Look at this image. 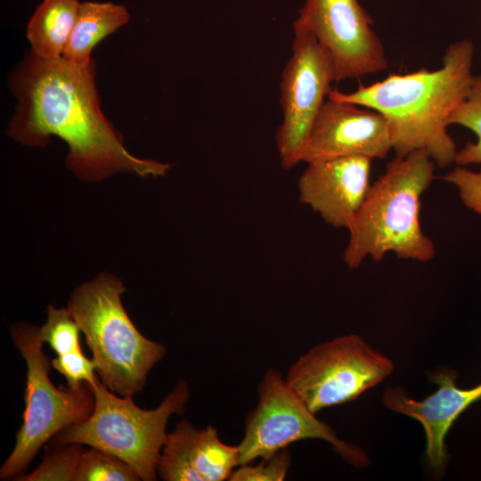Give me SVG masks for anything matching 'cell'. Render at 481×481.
I'll use <instances>...</instances> for the list:
<instances>
[{
  "mask_svg": "<svg viewBox=\"0 0 481 481\" xmlns=\"http://www.w3.org/2000/svg\"><path fill=\"white\" fill-rule=\"evenodd\" d=\"M37 326L20 322L11 328L13 344L27 364L23 423L14 448L0 468V479L22 474L40 447L62 429L87 420L95 399L86 383L77 389L54 387L49 378L52 360L43 351Z\"/></svg>",
  "mask_w": 481,
  "mask_h": 481,
  "instance_id": "8992f818",
  "label": "cell"
},
{
  "mask_svg": "<svg viewBox=\"0 0 481 481\" xmlns=\"http://www.w3.org/2000/svg\"><path fill=\"white\" fill-rule=\"evenodd\" d=\"M45 323L37 328L38 338L47 343L57 355L81 350L79 327L68 307L48 306Z\"/></svg>",
  "mask_w": 481,
  "mask_h": 481,
  "instance_id": "ffe728a7",
  "label": "cell"
},
{
  "mask_svg": "<svg viewBox=\"0 0 481 481\" xmlns=\"http://www.w3.org/2000/svg\"><path fill=\"white\" fill-rule=\"evenodd\" d=\"M292 54L280 83L282 122L275 141L281 164L289 169L301 162V154L314 121L336 82L328 51L304 26L294 20Z\"/></svg>",
  "mask_w": 481,
  "mask_h": 481,
  "instance_id": "9c48e42d",
  "label": "cell"
},
{
  "mask_svg": "<svg viewBox=\"0 0 481 481\" xmlns=\"http://www.w3.org/2000/svg\"><path fill=\"white\" fill-rule=\"evenodd\" d=\"M136 470L121 458L92 447L85 450L78 462L74 481H138Z\"/></svg>",
  "mask_w": 481,
  "mask_h": 481,
  "instance_id": "ac0fdd59",
  "label": "cell"
},
{
  "mask_svg": "<svg viewBox=\"0 0 481 481\" xmlns=\"http://www.w3.org/2000/svg\"><path fill=\"white\" fill-rule=\"evenodd\" d=\"M125 290L118 278L102 273L78 285L67 307L85 335L102 382L120 396L133 397L167 348L135 326L121 302Z\"/></svg>",
  "mask_w": 481,
  "mask_h": 481,
  "instance_id": "277c9868",
  "label": "cell"
},
{
  "mask_svg": "<svg viewBox=\"0 0 481 481\" xmlns=\"http://www.w3.org/2000/svg\"><path fill=\"white\" fill-rule=\"evenodd\" d=\"M436 164L423 150L395 157L369 187L347 231L343 261L358 268L367 258L376 263L393 252L398 258L426 263L436 246L420 225V198L435 178Z\"/></svg>",
  "mask_w": 481,
  "mask_h": 481,
  "instance_id": "3957f363",
  "label": "cell"
},
{
  "mask_svg": "<svg viewBox=\"0 0 481 481\" xmlns=\"http://www.w3.org/2000/svg\"><path fill=\"white\" fill-rule=\"evenodd\" d=\"M78 0H43L27 26L31 51L42 58L61 57L80 6Z\"/></svg>",
  "mask_w": 481,
  "mask_h": 481,
  "instance_id": "9a60e30c",
  "label": "cell"
},
{
  "mask_svg": "<svg viewBox=\"0 0 481 481\" xmlns=\"http://www.w3.org/2000/svg\"><path fill=\"white\" fill-rule=\"evenodd\" d=\"M393 362L357 334L320 343L294 362L285 377L314 413L355 400L385 380Z\"/></svg>",
  "mask_w": 481,
  "mask_h": 481,
  "instance_id": "ba28073f",
  "label": "cell"
},
{
  "mask_svg": "<svg viewBox=\"0 0 481 481\" xmlns=\"http://www.w3.org/2000/svg\"><path fill=\"white\" fill-rule=\"evenodd\" d=\"M332 58L336 82L387 68L384 46L359 0H306L295 20Z\"/></svg>",
  "mask_w": 481,
  "mask_h": 481,
  "instance_id": "30bf717a",
  "label": "cell"
},
{
  "mask_svg": "<svg viewBox=\"0 0 481 481\" xmlns=\"http://www.w3.org/2000/svg\"><path fill=\"white\" fill-rule=\"evenodd\" d=\"M371 159L350 156L315 161L298 182L299 200L335 228H348L370 183Z\"/></svg>",
  "mask_w": 481,
  "mask_h": 481,
  "instance_id": "4fadbf2b",
  "label": "cell"
},
{
  "mask_svg": "<svg viewBox=\"0 0 481 481\" xmlns=\"http://www.w3.org/2000/svg\"><path fill=\"white\" fill-rule=\"evenodd\" d=\"M257 395V406L247 416L244 435L237 445L239 465L268 457L305 439L330 443L354 467L371 464L362 448L338 438L330 426L316 417L277 370L268 369L265 372Z\"/></svg>",
  "mask_w": 481,
  "mask_h": 481,
  "instance_id": "52a82bcc",
  "label": "cell"
},
{
  "mask_svg": "<svg viewBox=\"0 0 481 481\" xmlns=\"http://www.w3.org/2000/svg\"><path fill=\"white\" fill-rule=\"evenodd\" d=\"M451 125H460L477 135V142H469L457 151L454 163L466 167L481 163V74L474 76L465 100L452 113Z\"/></svg>",
  "mask_w": 481,
  "mask_h": 481,
  "instance_id": "e0dca14e",
  "label": "cell"
},
{
  "mask_svg": "<svg viewBox=\"0 0 481 481\" xmlns=\"http://www.w3.org/2000/svg\"><path fill=\"white\" fill-rule=\"evenodd\" d=\"M84 444L71 443L51 446L40 465L31 473L20 475L19 481H74V477L85 452Z\"/></svg>",
  "mask_w": 481,
  "mask_h": 481,
  "instance_id": "d6986e66",
  "label": "cell"
},
{
  "mask_svg": "<svg viewBox=\"0 0 481 481\" xmlns=\"http://www.w3.org/2000/svg\"><path fill=\"white\" fill-rule=\"evenodd\" d=\"M17 99L6 134L28 146L45 147L51 135L66 142L67 167L82 180L100 181L118 172L139 177L165 175L168 163L131 154L103 115L95 84V61L72 64L32 51L10 78Z\"/></svg>",
  "mask_w": 481,
  "mask_h": 481,
  "instance_id": "6da1fadb",
  "label": "cell"
},
{
  "mask_svg": "<svg viewBox=\"0 0 481 481\" xmlns=\"http://www.w3.org/2000/svg\"><path fill=\"white\" fill-rule=\"evenodd\" d=\"M94 399V409L83 422L62 429L50 446L79 443L109 452L130 464L141 480H157V463L167 435L169 418L185 412L189 385L179 379L172 391L153 410L138 407L133 397L111 392L100 379L86 383Z\"/></svg>",
  "mask_w": 481,
  "mask_h": 481,
  "instance_id": "5b68a950",
  "label": "cell"
},
{
  "mask_svg": "<svg viewBox=\"0 0 481 481\" xmlns=\"http://www.w3.org/2000/svg\"><path fill=\"white\" fill-rule=\"evenodd\" d=\"M437 389L422 400L412 398L403 387H388L382 401L389 410L419 421L426 436L425 457L436 477H442L448 463L445 437L452 424L471 404L481 400V383L472 388H460L456 371L439 367L428 372Z\"/></svg>",
  "mask_w": 481,
  "mask_h": 481,
  "instance_id": "7c38bea8",
  "label": "cell"
},
{
  "mask_svg": "<svg viewBox=\"0 0 481 481\" xmlns=\"http://www.w3.org/2000/svg\"><path fill=\"white\" fill-rule=\"evenodd\" d=\"M52 367L61 373L71 388H80L84 383H93L97 375L94 360L87 358L82 350L59 355L52 360Z\"/></svg>",
  "mask_w": 481,
  "mask_h": 481,
  "instance_id": "7402d4cb",
  "label": "cell"
},
{
  "mask_svg": "<svg viewBox=\"0 0 481 481\" xmlns=\"http://www.w3.org/2000/svg\"><path fill=\"white\" fill-rule=\"evenodd\" d=\"M291 463L289 447L265 458L257 464L246 463L237 466L230 481H281L284 480Z\"/></svg>",
  "mask_w": 481,
  "mask_h": 481,
  "instance_id": "44dd1931",
  "label": "cell"
},
{
  "mask_svg": "<svg viewBox=\"0 0 481 481\" xmlns=\"http://www.w3.org/2000/svg\"><path fill=\"white\" fill-rule=\"evenodd\" d=\"M470 40L451 44L436 70L389 74L370 86L360 84L351 93L331 89L328 98L380 112L388 120L395 157L425 151L435 164L454 162L457 150L448 133L450 119L467 97L474 75Z\"/></svg>",
  "mask_w": 481,
  "mask_h": 481,
  "instance_id": "7a4b0ae2",
  "label": "cell"
},
{
  "mask_svg": "<svg viewBox=\"0 0 481 481\" xmlns=\"http://www.w3.org/2000/svg\"><path fill=\"white\" fill-rule=\"evenodd\" d=\"M130 20L122 4L86 1L80 4L77 16L61 57L67 61L87 66L93 61V48L104 37Z\"/></svg>",
  "mask_w": 481,
  "mask_h": 481,
  "instance_id": "5bb4252c",
  "label": "cell"
},
{
  "mask_svg": "<svg viewBox=\"0 0 481 481\" xmlns=\"http://www.w3.org/2000/svg\"><path fill=\"white\" fill-rule=\"evenodd\" d=\"M185 430L187 461L200 481L228 480L239 466L237 445L224 443L213 426L199 428L186 420Z\"/></svg>",
  "mask_w": 481,
  "mask_h": 481,
  "instance_id": "2e32d148",
  "label": "cell"
},
{
  "mask_svg": "<svg viewBox=\"0 0 481 481\" xmlns=\"http://www.w3.org/2000/svg\"><path fill=\"white\" fill-rule=\"evenodd\" d=\"M391 150V128L384 115L327 97L309 132L301 162L350 156L384 159Z\"/></svg>",
  "mask_w": 481,
  "mask_h": 481,
  "instance_id": "8fae6325",
  "label": "cell"
},
{
  "mask_svg": "<svg viewBox=\"0 0 481 481\" xmlns=\"http://www.w3.org/2000/svg\"><path fill=\"white\" fill-rule=\"evenodd\" d=\"M443 179L456 187L461 200L469 209L481 216V170L475 172L458 166Z\"/></svg>",
  "mask_w": 481,
  "mask_h": 481,
  "instance_id": "603a6c76",
  "label": "cell"
}]
</instances>
